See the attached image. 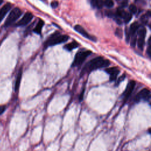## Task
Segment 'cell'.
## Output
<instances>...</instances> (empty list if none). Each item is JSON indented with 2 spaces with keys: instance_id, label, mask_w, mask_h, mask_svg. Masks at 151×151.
I'll return each instance as SVG.
<instances>
[{
  "instance_id": "6da1fadb",
  "label": "cell",
  "mask_w": 151,
  "mask_h": 151,
  "mask_svg": "<svg viewBox=\"0 0 151 151\" xmlns=\"http://www.w3.org/2000/svg\"><path fill=\"white\" fill-rule=\"evenodd\" d=\"M111 64L110 61L105 60L102 57H97L88 62L82 70L81 76H83L85 73H90L94 70L101 69L105 67L109 66Z\"/></svg>"
},
{
  "instance_id": "7a4b0ae2",
  "label": "cell",
  "mask_w": 151,
  "mask_h": 151,
  "mask_svg": "<svg viewBox=\"0 0 151 151\" xmlns=\"http://www.w3.org/2000/svg\"><path fill=\"white\" fill-rule=\"evenodd\" d=\"M69 39V37L67 35H61L58 31L55 32L52 35L50 36L46 41L44 47L47 48L50 46H53L57 44L66 42Z\"/></svg>"
},
{
  "instance_id": "3957f363",
  "label": "cell",
  "mask_w": 151,
  "mask_h": 151,
  "mask_svg": "<svg viewBox=\"0 0 151 151\" xmlns=\"http://www.w3.org/2000/svg\"><path fill=\"white\" fill-rule=\"evenodd\" d=\"M91 54L90 50H85V51H79L75 55L74 61L72 64V67H78L81 66L89 56Z\"/></svg>"
},
{
  "instance_id": "277c9868",
  "label": "cell",
  "mask_w": 151,
  "mask_h": 151,
  "mask_svg": "<svg viewBox=\"0 0 151 151\" xmlns=\"http://www.w3.org/2000/svg\"><path fill=\"white\" fill-rule=\"evenodd\" d=\"M22 14V11L19 8H14V9L11 11L9 15L8 16V17L5 22L4 26L5 27H9L11 24H13L17 20H18Z\"/></svg>"
},
{
  "instance_id": "5b68a950",
  "label": "cell",
  "mask_w": 151,
  "mask_h": 151,
  "mask_svg": "<svg viewBox=\"0 0 151 151\" xmlns=\"http://www.w3.org/2000/svg\"><path fill=\"white\" fill-rule=\"evenodd\" d=\"M150 98V92L148 89H144L140 90L134 98L135 102H139L142 100L148 101Z\"/></svg>"
},
{
  "instance_id": "8992f818",
  "label": "cell",
  "mask_w": 151,
  "mask_h": 151,
  "mask_svg": "<svg viewBox=\"0 0 151 151\" xmlns=\"http://www.w3.org/2000/svg\"><path fill=\"white\" fill-rule=\"evenodd\" d=\"M138 47L140 50H143L144 45H145V40L146 34V30L145 27H142L140 29H138Z\"/></svg>"
},
{
  "instance_id": "52a82bcc",
  "label": "cell",
  "mask_w": 151,
  "mask_h": 151,
  "mask_svg": "<svg viewBox=\"0 0 151 151\" xmlns=\"http://www.w3.org/2000/svg\"><path fill=\"white\" fill-rule=\"evenodd\" d=\"M136 85V82L134 80H131L129 82L128 85L126 86V88L125 89V91H124V97H123V100L124 102H126L127 100L129 99L130 96H131L132 92L135 89Z\"/></svg>"
},
{
  "instance_id": "ba28073f",
  "label": "cell",
  "mask_w": 151,
  "mask_h": 151,
  "mask_svg": "<svg viewBox=\"0 0 151 151\" xmlns=\"http://www.w3.org/2000/svg\"><path fill=\"white\" fill-rule=\"evenodd\" d=\"M33 15L30 13L27 12L24 14L23 17L16 24V26H24L28 24L32 19Z\"/></svg>"
},
{
  "instance_id": "9c48e42d",
  "label": "cell",
  "mask_w": 151,
  "mask_h": 151,
  "mask_svg": "<svg viewBox=\"0 0 151 151\" xmlns=\"http://www.w3.org/2000/svg\"><path fill=\"white\" fill-rule=\"evenodd\" d=\"M74 28L76 31L78 32L79 34L82 35L83 37H86V38H88L91 41H96V38L95 37L89 35V33L85 29H84L81 26H79V25H76V26H74Z\"/></svg>"
},
{
  "instance_id": "30bf717a",
  "label": "cell",
  "mask_w": 151,
  "mask_h": 151,
  "mask_svg": "<svg viewBox=\"0 0 151 151\" xmlns=\"http://www.w3.org/2000/svg\"><path fill=\"white\" fill-rule=\"evenodd\" d=\"M105 72L109 74L110 76V80L111 81H115L116 79L117 76L119 74L120 71L119 70V69L116 68V67H113V68H108L105 69Z\"/></svg>"
},
{
  "instance_id": "8fae6325",
  "label": "cell",
  "mask_w": 151,
  "mask_h": 151,
  "mask_svg": "<svg viewBox=\"0 0 151 151\" xmlns=\"http://www.w3.org/2000/svg\"><path fill=\"white\" fill-rule=\"evenodd\" d=\"M11 8V4L9 3L5 4L3 8L0 10V23L3 21V20L4 19L6 14L9 11Z\"/></svg>"
},
{
  "instance_id": "7c38bea8",
  "label": "cell",
  "mask_w": 151,
  "mask_h": 151,
  "mask_svg": "<svg viewBox=\"0 0 151 151\" xmlns=\"http://www.w3.org/2000/svg\"><path fill=\"white\" fill-rule=\"evenodd\" d=\"M139 28H140V25L138 22H134L133 24H132L129 31L130 35L132 36V37L133 36H135L136 31L138 30Z\"/></svg>"
},
{
  "instance_id": "4fadbf2b",
  "label": "cell",
  "mask_w": 151,
  "mask_h": 151,
  "mask_svg": "<svg viewBox=\"0 0 151 151\" xmlns=\"http://www.w3.org/2000/svg\"><path fill=\"white\" fill-rule=\"evenodd\" d=\"M22 68H21L18 73L17 76L16 78V81L15 83V91H17L20 88V83H21V77H22Z\"/></svg>"
},
{
  "instance_id": "5bb4252c",
  "label": "cell",
  "mask_w": 151,
  "mask_h": 151,
  "mask_svg": "<svg viewBox=\"0 0 151 151\" xmlns=\"http://www.w3.org/2000/svg\"><path fill=\"white\" fill-rule=\"evenodd\" d=\"M79 46V44L77 43V41H73L72 43L67 44L64 46V48L68 51H72V50L77 48Z\"/></svg>"
},
{
  "instance_id": "9a60e30c",
  "label": "cell",
  "mask_w": 151,
  "mask_h": 151,
  "mask_svg": "<svg viewBox=\"0 0 151 151\" xmlns=\"http://www.w3.org/2000/svg\"><path fill=\"white\" fill-rule=\"evenodd\" d=\"M44 24V22L43 20H39V21L37 24L36 26L35 27L34 29H33V31L37 34H41L42 28H43Z\"/></svg>"
},
{
  "instance_id": "2e32d148",
  "label": "cell",
  "mask_w": 151,
  "mask_h": 151,
  "mask_svg": "<svg viewBox=\"0 0 151 151\" xmlns=\"http://www.w3.org/2000/svg\"><path fill=\"white\" fill-rule=\"evenodd\" d=\"M149 17H150V11L148 12V14H145V15H144L143 16H142L140 19V20L143 23L146 24L148 21V18Z\"/></svg>"
},
{
  "instance_id": "e0dca14e",
  "label": "cell",
  "mask_w": 151,
  "mask_h": 151,
  "mask_svg": "<svg viewBox=\"0 0 151 151\" xmlns=\"http://www.w3.org/2000/svg\"><path fill=\"white\" fill-rule=\"evenodd\" d=\"M103 4L107 8H112L114 5V3L112 0H105Z\"/></svg>"
},
{
  "instance_id": "ac0fdd59",
  "label": "cell",
  "mask_w": 151,
  "mask_h": 151,
  "mask_svg": "<svg viewBox=\"0 0 151 151\" xmlns=\"http://www.w3.org/2000/svg\"><path fill=\"white\" fill-rule=\"evenodd\" d=\"M132 18V14H130V13H126V15H125V17H123V20H124L125 23H128L131 20Z\"/></svg>"
},
{
  "instance_id": "d6986e66",
  "label": "cell",
  "mask_w": 151,
  "mask_h": 151,
  "mask_svg": "<svg viewBox=\"0 0 151 151\" xmlns=\"http://www.w3.org/2000/svg\"><path fill=\"white\" fill-rule=\"evenodd\" d=\"M129 11H130V13L132 14H135L137 13V7L135 5H134V4H131L129 7Z\"/></svg>"
},
{
  "instance_id": "ffe728a7",
  "label": "cell",
  "mask_w": 151,
  "mask_h": 151,
  "mask_svg": "<svg viewBox=\"0 0 151 151\" xmlns=\"http://www.w3.org/2000/svg\"><path fill=\"white\" fill-rule=\"evenodd\" d=\"M115 34L117 37H119V38H121L122 37V36H123L122 30L119 28H117L116 30V31H115Z\"/></svg>"
},
{
  "instance_id": "44dd1931",
  "label": "cell",
  "mask_w": 151,
  "mask_h": 151,
  "mask_svg": "<svg viewBox=\"0 0 151 151\" xmlns=\"http://www.w3.org/2000/svg\"><path fill=\"white\" fill-rule=\"evenodd\" d=\"M150 39H151L150 37H149V38L148 40V47L147 48V51H146L147 54H148V56L149 57H150V52H151V50H150V49H151V46H150V43H151V42H150Z\"/></svg>"
},
{
  "instance_id": "7402d4cb",
  "label": "cell",
  "mask_w": 151,
  "mask_h": 151,
  "mask_svg": "<svg viewBox=\"0 0 151 151\" xmlns=\"http://www.w3.org/2000/svg\"><path fill=\"white\" fill-rule=\"evenodd\" d=\"M133 37L132 38V40L131 41V43H130V45L132 47H135L136 46V42H137V38H136V37L135 36H133Z\"/></svg>"
},
{
  "instance_id": "603a6c76",
  "label": "cell",
  "mask_w": 151,
  "mask_h": 151,
  "mask_svg": "<svg viewBox=\"0 0 151 151\" xmlns=\"http://www.w3.org/2000/svg\"><path fill=\"white\" fill-rule=\"evenodd\" d=\"M103 5H104V4H103V1H102V0H98L96 8H99V9H100V8H102L103 7Z\"/></svg>"
},
{
  "instance_id": "cb8c5ba5",
  "label": "cell",
  "mask_w": 151,
  "mask_h": 151,
  "mask_svg": "<svg viewBox=\"0 0 151 151\" xmlns=\"http://www.w3.org/2000/svg\"><path fill=\"white\" fill-rule=\"evenodd\" d=\"M106 14L107 17H114L115 15V14H114L112 11H106Z\"/></svg>"
},
{
  "instance_id": "d4e9b609",
  "label": "cell",
  "mask_w": 151,
  "mask_h": 151,
  "mask_svg": "<svg viewBox=\"0 0 151 151\" xmlns=\"http://www.w3.org/2000/svg\"><path fill=\"white\" fill-rule=\"evenodd\" d=\"M128 0H123L121 4V8H125L128 6Z\"/></svg>"
},
{
  "instance_id": "484cf974",
  "label": "cell",
  "mask_w": 151,
  "mask_h": 151,
  "mask_svg": "<svg viewBox=\"0 0 151 151\" xmlns=\"http://www.w3.org/2000/svg\"><path fill=\"white\" fill-rule=\"evenodd\" d=\"M97 1H98V0H90L91 5L93 8H96Z\"/></svg>"
},
{
  "instance_id": "4316f807",
  "label": "cell",
  "mask_w": 151,
  "mask_h": 151,
  "mask_svg": "<svg viewBox=\"0 0 151 151\" xmlns=\"http://www.w3.org/2000/svg\"><path fill=\"white\" fill-rule=\"evenodd\" d=\"M130 33H129V31L128 30H126V40L127 42H129V39H130Z\"/></svg>"
},
{
  "instance_id": "83f0119b",
  "label": "cell",
  "mask_w": 151,
  "mask_h": 151,
  "mask_svg": "<svg viewBox=\"0 0 151 151\" xmlns=\"http://www.w3.org/2000/svg\"><path fill=\"white\" fill-rule=\"evenodd\" d=\"M125 79V75L123 74V75H122V76H121V77L118 79V80H117V81L116 85H119V84L121 81H123V80H124Z\"/></svg>"
},
{
  "instance_id": "f1b7e54d",
  "label": "cell",
  "mask_w": 151,
  "mask_h": 151,
  "mask_svg": "<svg viewBox=\"0 0 151 151\" xmlns=\"http://www.w3.org/2000/svg\"><path fill=\"white\" fill-rule=\"evenodd\" d=\"M6 109V107L5 106H0V115L3 114Z\"/></svg>"
},
{
  "instance_id": "f546056e",
  "label": "cell",
  "mask_w": 151,
  "mask_h": 151,
  "mask_svg": "<svg viewBox=\"0 0 151 151\" xmlns=\"http://www.w3.org/2000/svg\"><path fill=\"white\" fill-rule=\"evenodd\" d=\"M58 3L57 1H53L52 3V4H51V6L53 8H57L58 7Z\"/></svg>"
},
{
  "instance_id": "4dcf8cb0",
  "label": "cell",
  "mask_w": 151,
  "mask_h": 151,
  "mask_svg": "<svg viewBox=\"0 0 151 151\" xmlns=\"http://www.w3.org/2000/svg\"><path fill=\"white\" fill-rule=\"evenodd\" d=\"M84 92H85V90H83V91L81 92V93L80 95V97H79V100H80V101H81V100H83V95H84Z\"/></svg>"
},
{
  "instance_id": "1f68e13d",
  "label": "cell",
  "mask_w": 151,
  "mask_h": 151,
  "mask_svg": "<svg viewBox=\"0 0 151 151\" xmlns=\"http://www.w3.org/2000/svg\"><path fill=\"white\" fill-rule=\"evenodd\" d=\"M3 0H0V5H1V4L3 3Z\"/></svg>"
},
{
  "instance_id": "d6a6232c",
  "label": "cell",
  "mask_w": 151,
  "mask_h": 151,
  "mask_svg": "<svg viewBox=\"0 0 151 151\" xmlns=\"http://www.w3.org/2000/svg\"><path fill=\"white\" fill-rule=\"evenodd\" d=\"M42 1H46V0H42Z\"/></svg>"
},
{
  "instance_id": "836d02e7",
  "label": "cell",
  "mask_w": 151,
  "mask_h": 151,
  "mask_svg": "<svg viewBox=\"0 0 151 151\" xmlns=\"http://www.w3.org/2000/svg\"><path fill=\"white\" fill-rule=\"evenodd\" d=\"M116 1H120V0H116Z\"/></svg>"
}]
</instances>
